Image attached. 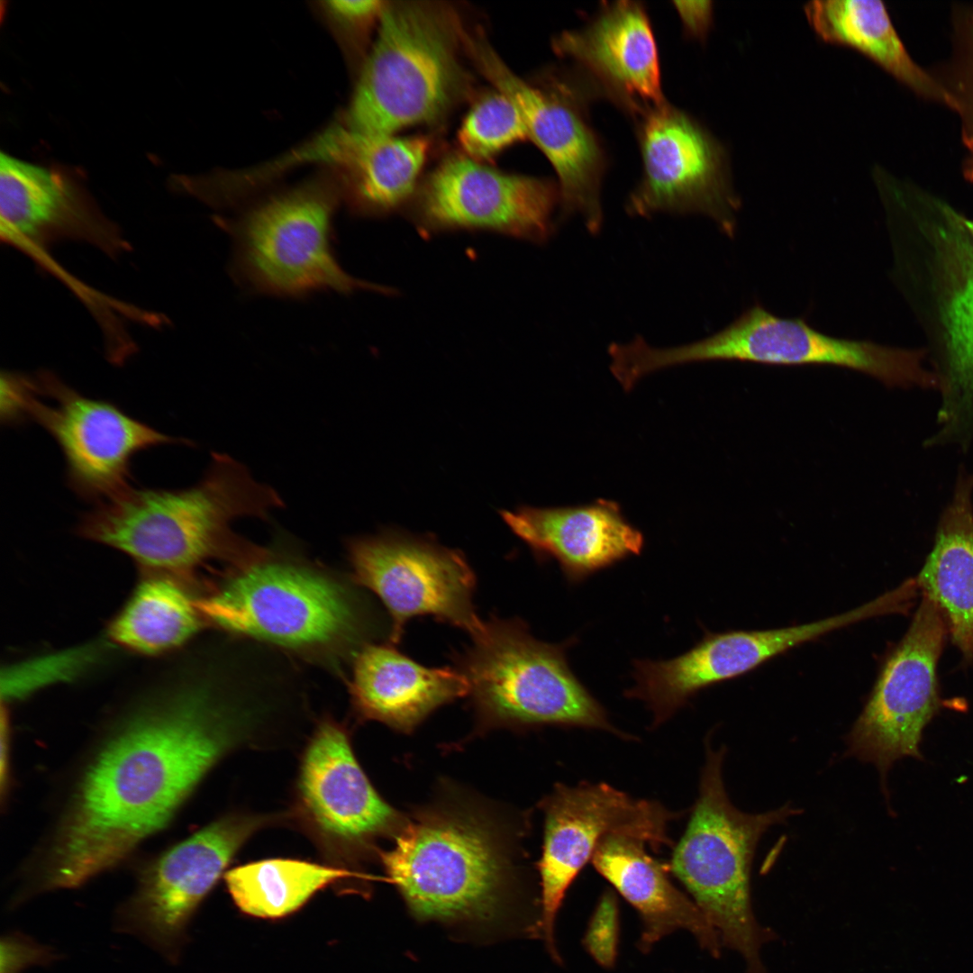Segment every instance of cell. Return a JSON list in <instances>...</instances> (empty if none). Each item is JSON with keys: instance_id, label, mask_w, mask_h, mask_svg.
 Listing matches in <instances>:
<instances>
[{"instance_id": "7c38bea8", "label": "cell", "mask_w": 973, "mask_h": 973, "mask_svg": "<svg viewBox=\"0 0 973 973\" xmlns=\"http://www.w3.org/2000/svg\"><path fill=\"white\" fill-rule=\"evenodd\" d=\"M641 177L625 211L632 217L699 214L727 236L741 201L724 146L698 121L668 102L637 120Z\"/></svg>"}, {"instance_id": "52a82bcc", "label": "cell", "mask_w": 973, "mask_h": 973, "mask_svg": "<svg viewBox=\"0 0 973 973\" xmlns=\"http://www.w3.org/2000/svg\"><path fill=\"white\" fill-rule=\"evenodd\" d=\"M381 856L390 881L419 921L487 925L507 906L508 865L492 832L477 819L422 814Z\"/></svg>"}, {"instance_id": "4fadbf2b", "label": "cell", "mask_w": 973, "mask_h": 973, "mask_svg": "<svg viewBox=\"0 0 973 973\" xmlns=\"http://www.w3.org/2000/svg\"><path fill=\"white\" fill-rule=\"evenodd\" d=\"M544 839L538 863L541 915L536 932L559 960L554 925L566 892L599 843L610 834L639 839L659 850L671 846L668 827L679 814L660 803L637 799L605 783L557 785L542 802Z\"/></svg>"}, {"instance_id": "d4e9b609", "label": "cell", "mask_w": 973, "mask_h": 973, "mask_svg": "<svg viewBox=\"0 0 973 973\" xmlns=\"http://www.w3.org/2000/svg\"><path fill=\"white\" fill-rule=\"evenodd\" d=\"M644 846L639 839L610 834L591 859L597 872L638 911L641 950L647 951L666 935L686 930L718 958L723 945L716 931L697 905L673 885L668 866L653 859Z\"/></svg>"}, {"instance_id": "1f68e13d", "label": "cell", "mask_w": 973, "mask_h": 973, "mask_svg": "<svg viewBox=\"0 0 973 973\" xmlns=\"http://www.w3.org/2000/svg\"><path fill=\"white\" fill-rule=\"evenodd\" d=\"M458 138L467 157L480 162L529 137L516 105L497 91L485 96L470 109Z\"/></svg>"}, {"instance_id": "d6a6232c", "label": "cell", "mask_w": 973, "mask_h": 973, "mask_svg": "<svg viewBox=\"0 0 973 973\" xmlns=\"http://www.w3.org/2000/svg\"><path fill=\"white\" fill-rule=\"evenodd\" d=\"M88 655L86 650H72L14 667L8 670L2 693L7 699H14L49 683L66 679L81 668Z\"/></svg>"}, {"instance_id": "5b68a950", "label": "cell", "mask_w": 973, "mask_h": 973, "mask_svg": "<svg viewBox=\"0 0 973 973\" xmlns=\"http://www.w3.org/2000/svg\"><path fill=\"white\" fill-rule=\"evenodd\" d=\"M378 22L344 125L393 135L438 118L454 101L463 83V28L448 9L417 2H386Z\"/></svg>"}, {"instance_id": "8992f818", "label": "cell", "mask_w": 973, "mask_h": 973, "mask_svg": "<svg viewBox=\"0 0 973 973\" xmlns=\"http://www.w3.org/2000/svg\"><path fill=\"white\" fill-rule=\"evenodd\" d=\"M454 657L476 713L486 725H558L625 737L569 667L576 643L536 639L520 619L492 616Z\"/></svg>"}, {"instance_id": "5bb4252c", "label": "cell", "mask_w": 973, "mask_h": 973, "mask_svg": "<svg viewBox=\"0 0 973 973\" xmlns=\"http://www.w3.org/2000/svg\"><path fill=\"white\" fill-rule=\"evenodd\" d=\"M348 550L355 580L376 594L390 615L393 643L417 616H432L471 637L482 629L473 602L476 576L460 550L397 529L353 538Z\"/></svg>"}, {"instance_id": "83f0119b", "label": "cell", "mask_w": 973, "mask_h": 973, "mask_svg": "<svg viewBox=\"0 0 973 973\" xmlns=\"http://www.w3.org/2000/svg\"><path fill=\"white\" fill-rule=\"evenodd\" d=\"M804 13L823 42L860 52L918 97L955 111L943 86L910 55L882 1L815 0Z\"/></svg>"}, {"instance_id": "277c9868", "label": "cell", "mask_w": 973, "mask_h": 973, "mask_svg": "<svg viewBox=\"0 0 973 973\" xmlns=\"http://www.w3.org/2000/svg\"><path fill=\"white\" fill-rule=\"evenodd\" d=\"M698 796L686 830L673 850L671 871L716 931L723 946L739 952L748 973H766L763 944L777 936L755 918L750 868L759 841L771 826L799 810L789 805L761 814L737 809L726 793L723 767L726 750L705 742Z\"/></svg>"}, {"instance_id": "484cf974", "label": "cell", "mask_w": 973, "mask_h": 973, "mask_svg": "<svg viewBox=\"0 0 973 973\" xmlns=\"http://www.w3.org/2000/svg\"><path fill=\"white\" fill-rule=\"evenodd\" d=\"M350 693L363 717L410 731L467 695L468 684L456 668L425 667L391 646L368 644L355 659Z\"/></svg>"}, {"instance_id": "8d00e7d4", "label": "cell", "mask_w": 973, "mask_h": 973, "mask_svg": "<svg viewBox=\"0 0 973 973\" xmlns=\"http://www.w3.org/2000/svg\"><path fill=\"white\" fill-rule=\"evenodd\" d=\"M7 714L5 713L4 707H2L1 714V756H0V778H1V791L2 795L5 794V788L8 779V752H9V729H8Z\"/></svg>"}, {"instance_id": "ffe728a7", "label": "cell", "mask_w": 973, "mask_h": 973, "mask_svg": "<svg viewBox=\"0 0 973 973\" xmlns=\"http://www.w3.org/2000/svg\"><path fill=\"white\" fill-rule=\"evenodd\" d=\"M1 237L50 268L48 249L88 243L111 258L130 250L119 226L65 173L0 155Z\"/></svg>"}, {"instance_id": "836d02e7", "label": "cell", "mask_w": 973, "mask_h": 973, "mask_svg": "<svg viewBox=\"0 0 973 973\" xmlns=\"http://www.w3.org/2000/svg\"><path fill=\"white\" fill-rule=\"evenodd\" d=\"M58 955L48 946L18 932L9 933L1 941V973H20L32 965H45Z\"/></svg>"}, {"instance_id": "603a6c76", "label": "cell", "mask_w": 973, "mask_h": 973, "mask_svg": "<svg viewBox=\"0 0 973 973\" xmlns=\"http://www.w3.org/2000/svg\"><path fill=\"white\" fill-rule=\"evenodd\" d=\"M499 514L538 561L555 560L570 584L640 555L644 547L643 533L613 500L554 507L521 505Z\"/></svg>"}, {"instance_id": "4316f807", "label": "cell", "mask_w": 973, "mask_h": 973, "mask_svg": "<svg viewBox=\"0 0 973 973\" xmlns=\"http://www.w3.org/2000/svg\"><path fill=\"white\" fill-rule=\"evenodd\" d=\"M915 584L940 608L954 643L973 658V471L964 465Z\"/></svg>"}, {"instance_id": "2e32d148", "label": "cell", "mask_w": 973, "mask_h": 973, "mask_svg": "<svg viewBox=\"0 0 973 973\" xmlns=\"http://www.w3.org/2000/svg\"><path fill=\"white\" fill-rule=\"evenodd\" d=\"M559 204L557 183L454 156L430 175L407 215L423 236L481 230L542 244L555 231Z\"/></svg>"}, {"instance_id": "cb8c5ba5", "label": "cell", "mask_w": 973, "mask_h": 973, "mask_svg": "<svg viewBox=\"0 0 973 973\" xmlns=\"http://www.w3.org/2000/svg\"><path fill=\"white\" fill-rule=\"evenodd\" d=\"M423 137L373 135L332 125L289 157V161H319L340 175V191L351 212L382 216L413 194L429 151Z\"/></svg>"}, {"instance_id": "7402d4cb", "label": "cell", "mask_w": 973, "mask_h": 973, "mask_svg": "<svg viewBox=\"0 0 973 973\" xmlns=\"http://www.w3.org/2000/svg\"><path fill=\"white\" fill-rule=\"evenodd\" d=\"M553 46L577 66L591 90L636 120L667 103L656 41L641 3H604L586 25L563 32Z\"/></svg>"}, {"instance_id": "d590c367", "label": "cell", "mask_w": 973, "mask_h": 973, "mask_svg": "<svg viewBox=\"0 0 973 973\" xmlns=\"http://www.w3.org/2000/svg\"><path fill=\"white\" fill-rule=\"evenodd\" d=\"M675 8L687 35L704 41L712 28L714 7L712 1H675Z\"/></svg>"}, {"instance_id": "4dcf8cb0", "label": "cell", "mask_w": 973, "mask_h": 973, "mask_svg": "<svg viewBox=\"0 0 973 973\" xmlns=\"http://www.w3.org/2000/svg\"><path fill=\"white\" fill-rule=\"evenodd\" d=\"M950 29V56L932 73L955 104L964 150L961 173L973 183V3L951 6Z\"/></svg>"}, {"instance_id": "e0dca14e", "label": "cell", "mask_w": 973, "mask_h": 973, "mask_svg": "<svg viewBox=\"0 0 973 973\" xmlns=\"http://www.w3.org/2000/svg\"><path fill=\"white\" fill-rule=\"evenodd\" d=\"M268 822L263 815H228L163 853L141 871L135 892L117 912V929L176 961L199 904L241 847Z\"/></svg>"}, {"instance_id": "3957f363", "label": "cell", "mask_w": 973, "mask_h": 973, "mask_svg": "<svg viewBox=\"0 0 973 973\" xmlns=\"http://www.w3.org/2000/svg\"><path fill=\"white\" fill-rule=\"evenodd\" d=\"M271 486L228 454L212 453L196 485L182 489L129 486L84 514L77 532L132 559L145 572L186 577L241 542L231 523L268 520L284 507Z\"/></svg>"}, {"instance_id": "e575fe53", "label": "cell", "mask_w": 973, "mask_h": 973, "mask_svg": "<svg viewBox=\"0 0 973 973\" xmlns=\"http://www.w3.org/2000/svg\"><path fill=\"white\" fill-rule=\"evenodd\" d=\"M386 2L377 0H331L323 3L332 19L344 26H359L379 16Z\"/></svg>"}, {"instance_id": "f1b7e54d", "label": "cell", "mask_w": 973, "mask_h": 973, "mask_svg": "<svg viewBox=\"0 0 973 973\" xmlns=\"http://www.w3.org/2000/svg\"><path fill=\"white\" fill-rule=\"evenodd\" d=\"M203 615L180 578L146 572L130 599L112 621L108 635L129 650L157 655L190 639L200 628Z\"/></svg>"}, {"instance_id": "ba28073f", "label": "cell", "mask_w": 973, "mask_h": 973, "mask_svg": "<svg viewBox=\"0 0 973 973\" xmlns=\"http://www.w3.org/2000/svg\"><path fill=\"white\" fill-rule=\"evenodd\" d=\"M341 191L313 180L272 196L232 219L215 218L233 242L232 273L250 290L300 297L319 290L391 295L388 286L358 279L332 250V219Z\"/></svg>"}, {"instance_id": "44dd1931", "label": "cell", "mask_w": 973, "mask_h": 973, "mask_svg": "<svg viewBox=\"0 0 973 973\" xmlns=\"http://www.w3.org/2000/svg\"><path fill=\"white\" fill-rule=\"evenodd\" d=\"M304 826L335 861L387 831L396 813L359 766L345 731L323 723L304 754L296 788Z\"/></svg>"}, {"instance_id": "d6986e66", "label": "cell", "mask_w": 973, "mask_h": 973, "mask_svg": "<svg viewBox=\"0 0 973 973\" xmlns=\"http://www.w3.org/2000/svg\"><path fill=\"white\" fill-rule=\"evenodd\" d=\"M887 595L844 614L777 629L707 633L685 653L667 660L635 659L628 698L645 703L652 727L671 718L704 688L741 676L767 660L832 631L893 613Z\"/></svg>"}, {"instance_id": "7a4b0ae2", "label": "cell", "mask_w": 973, "mask_h": 973, "mask_svg": "<svg viewBox=\"0 0 973 973\" xmlns=\"http://www.w3.org/2000/svg\"><path fill=\"white\" fill-rule=\"evenodd\" d=\"M892 255L891 277L924 340L937 381L935 425L923 446L973 444V238L965 215L907 177L876 186Z\"/></svg>"}, {"instance_id": "ac0fdd59", "label": "cell", "mask_w": 973, "mask_h": 973, "mask_svg": "<svg viewBox=\"0 0 973 973\" xmlns=\"http://www.w3.org/2000/svg\"><path fill=\"white\" fill-rule=\"evenodd\" d=\"M947 632L940 608L923 596L847 735L846 754L876 765L883 777L896 759L920 756L923 731L939 707L936 668Z\"/></svg>"}, {"instance_id": "6da1fadb", "label": "cell", "mask_w": 973, "mask_h": 973, "mask_svg": "<svg viewBox=\"0 0 973 973\" xmlns=\"http://www.w3.org/2000/svg\"><path fill=\"white\" fill-rule=\"evenodd\" d=\"M236 721L197 688L164 691L136 710L82 776L36 888L77 887L164 827L240 743Z\"/></svg>"}, {"instance_id": "9a60e30c", "label": "cell", "mask_w": 973, "mask_h": 973, "mask_svg": "<svg viewBox=\"0 0 973 973\" xmlns=\"http://www.w3.org/2000/svg\"><path fill=\"white\" fill-rule=\"evenodd\" d=\"M196 605L204 618L225 630L290 648L330 645L356 626L340 587L281 562L254 565Z\"/></svg>"}, {"instance_id": "8fae6325", "label": "cell", "mask_w": 973, "mask_h": 973, "mask_svg": "<svg viewBox=\"0 0 973 973\" xmlns=\"http://www.w3.org/2000/svg\"><path fill=\"white\" fill-rule=\"evenodd\" d=\"M468 51L485 77L516 105L529 139L552 165L560 196L559 221L580 216L587 232L598 234L606 166L587 116L589 88L573 77H555L549 87L533 86L516 76L483 38L474 40Z\"/></svg>"}, {"instance_id": "74e56055", "label": "cell", "mask_w": 973, "mask_h": 973, "mask_svg": "<svg viewBox=\"0 0 973 973\" xmlns=\"http://www.w3.org/2000/svg\"><path fill=\"white\" fill-rule=\"evenodd\" d=\"M964 223H965V225H966L968 232L970 233L971 237L973 238V219L969 218V217H967L965 215Z\"/></svg>"}, {"instance_id": "30bf717a", "label": "cell", "mask_w": 973, "mask_h": 973, "mask_svg": "<svg viewBox=\"0 0 973 973\" xmlns=\"http://www.w3.org/2000/svg\"><path fill=\"white\" fill-rule=\"evenodd\" d=\"M735 360L772 365H831L859 371L887 387L937 391L923 347L883 345L827 335L804 319L775 315L754 305L703 340L670 348L643 344L637 366L645 375L688 363Z\"/></svg>"}, {"instance_id": "9c48e42d", "label": "cell", "mask_w": 973, "mask_h": 973, "mask_svg": "<svg viewBox=\"0 0 973 973\" xmlns=\"http://www.w3.org/2000/svg\"><path fill=\"white\" fill-rule=\"evenodd\" d=\"M7 424L31 420L56 441L67 481L79 497L103 502L129 487L135 454L164 444H189L130 416L115 405L83 396L50 371H11L1 384Z\"/></svg>"}, {"instance_id": "f546056e", "label": "cell", "mask_w": 973, "mask_h": 973, "mask_svg": "<svg viewBox=\"0 0 973 973\" xmlns=\"http://www.w3.org/2000/svg\"><path fill=\"white\" fill-rule=\"evenodd\" d=\"M353 875L343 868L269 859L228 871L225 882L232 900L244 914L276 919L296 912L319 890Z\"/></svg>"}]
</instances>
